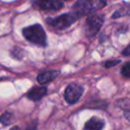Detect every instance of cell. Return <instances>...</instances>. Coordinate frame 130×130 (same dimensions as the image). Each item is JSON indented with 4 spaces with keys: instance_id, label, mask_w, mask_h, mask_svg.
<instances>
[{
    "instance_id": "6da1fadb",
    "label": "cell",
    "mask_w": 130,
    "mask_h": 130,
    "mask_svg": "<svg viewBox=\"0 0 130 130\" xmlns=\"http://www.w3.org/2000/svg\"><path fill=\"white\" fill-rule=\"evenodd\" d=\"M107 0H78L72 7V12H74L78 17L91 13L93 11L100 10L105 7Z\"/></svg>"
},
{
    "instance_id": "7a4b0ae2",
    "label": "cell",
    "mask_w": 130,
    "mask_h": 130,
    "mask_svg": "<svg viewBox=\"0 0 130 130\" xmlns=\"http://www.w3.org/2000/svg\"><path fill=\"white\" fill-rule=\"evenodd\" d=\"M23 37L30 43L45 47L47 45V37L46 32L42 25L40 24H32L29 26H26L22 29Z\"/></svg>"
},
{
    "instance_id": "3957f363",
    "label": "cell",
    "mask_w": 130,
    "mask_h": 130,
    "mask_svg": "<svg viewBox=\"0 0 130 130\" xmlns=\"http://www.w3.org/2000/svg\"><path fill=\"white\" fill-rule=\"evenodd\" d=\"M78 16L74 12H69V13L61 14L54 18H47L46 22L57 29H64L70 26L73 22H75Z\"/></svg>"
},
{
    "instance_id": "277c9868",
    "label": "cell",
    "mask_w": 130,
    "mask_h": 130,
    "mask_svg": "<svg viewBox=\"0 0 130 130\" xmlns=\"http://www.w3.org/2000/svg\"><path fill=\"white\" fill-rule=\"evenodd\" d=\"M104 22V16L99 14H91L85 21V34L87 37H93L101 28Z\"/></svg>"
},
{
    "instance_id": "5b68a950",
    "label": "cell",
    "mask_w": 130,
    "mask_h": 130,
    "mask_svg": "<svg viewBox=\"0 0 130 130\" xmlns=\"http://www.w3.org/2000/svg\"><path fill=\"white\" fill-rule=\"evenodd\" d=\"M83 87L76 83L69 84L64 92V99L68 104H75L82 95Z\"/></svg>"
},
{
    "instance_id": "8992f818",
    "label": "cell",
    "mask_w": 130,
    "mask_h": 130,
    "mask_svg": "<svg viewBox=\"0 0 130 130\" xmlns=\"http://www.w3.org/2000/svg\"><path fill=\"white\" fill-rule=\"evenodd\" d=\"M34 5L42 10H59L63 7L60 0H35Z\"/></svg>"
},
{
    "instance_id": "52a82bcc",
    "label": "cell",
    "mask_w": 130,
    "mask_h": 130,
    "mask_svg": "<svg viewBox=\"0 0 130 130\" xmlns=\"http://www.w3.org/2000/svg\"><path fill=\"white\" fill-rule=\"evenodd\" d=\"M47 93V87L46 86H38L34 87L26 93L27 99L31 100L32 102H38L41 99H43Z\"/></svg>"
},
{
    "instance_id": "ba28073f",
    "label": "cell",
    "mask_w": 130,
    "mask_h": 130,
    "mask_svg": "<svg viewBox=\"0 0 130 130\" xmlns=\"http://www.w3.org/2000/svg\"><path fill=\"white\" fill-rule=\"evenodd\" d=\"M59 72L56 70H48V71H44L42 73H40L38 75V82L40 84H46L48 82L53 81L57 76H58Z\"/></svg>"
},
{
    "instance_id": "9c48e42d",
    "label": "cell",
    "mask_w": 130,
    "mask_h": 130,
    "mask_svg": "<svg viewBox=\"0 0 130 130\" xmlns=\"http://www.w3.org/2000/svg\"><path fill=\"white\" fill-rule=\"evenodd\" d=\"M105 125L104 120L99 117H91L84 125L83 130H103Z\"/></svg>"
},
{
    "instance_id": "30bf717a",
    "label": "cell",
    "mask_w": 130,
    "mask_h": 130,
    "mask_svg": "<svg viewBox=\"0 0 130 130\" xmlns=\"http://www.w3.org/2000/svg\"><path fill=\"white\" fill-rule=\"evenodd\" d=\"M13 121V115L10 112H5L0 116V123L2 125H9Z\"/></svg>"
},
{
    "instance_id": "8fae6325",
    "label": "cell",
    "mask_w": 130,
    "mask_h": 130,
    "mask_svg": "<svg viewBox=\"0 0 130 130\" xmlns=\"http://www.w3.org/2000/svg\"><path fill=\"white\" fill-rule=\"evenodd\" d=\"M121 73H122V75H123L124 77H126V78H130V62L126 63V64L122 67V69H121Z\"/></svg>"
},
{
    "instance_id": "7c38bea8",
    "label": "cell",
    "mask_w": 130,
    "mask_h": 130,
    "mask_svg": "<svg viewBox=\"0 0 130 130\" xmlns=\"http://www.w3.org/2000/svg\"><path fill=\"white\" fill-rule=\"evenodd\" d=\"M119 63H120V60L107 61V62L105 63V67H106V68H110V67H113V66H115V65H117V64H119Z\"/></svg>"
},
{
    "instance_id": "4fadbf2b",
    "label": "cell",
    "mask_w": 130,
    "mask_h": 130,
    "mask_svg": "<svg viewBox=\"0 0 130 130\" xmlns=\"http://www.w3.org/2000/svg\"><path fill=\"white\" fill-rule=\"evenodd\" d=\"M122 55L123 56H130V44L122 51Z\"/></svg>"
},
{
    "instance_id": "5bb4252c",
    "label": "cell",
    "mask_w": 130,
    "mask_h": 130,
    "mask_svg": "<svg viewBox=\"0 0 130 130\" xmlns=\"http://www.w3.org/2000/svg\"><path fill=\"white\" fill-rule=\"evenodd\" d=\"M25 130H37V122L35 121V122L30 123V124L26 127V129H25Z\"/></svg>"
},
{
    "instance_id": "9a60e30c",
    "label": "cell",
    "mask_w": 130,
    "mask_h": 130,
    "mask_svg": "<svg viewBox=\"0 0 130 130\" xmlns=\"http://www.w3.org/2000/svg\"><path fill=\"white\" fill-rule=\"evenodd\" d=\"M10 130H20V129H19V127H17V126H14V127H12Z\"/></svg>"
}]
</instances>
